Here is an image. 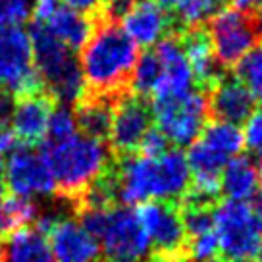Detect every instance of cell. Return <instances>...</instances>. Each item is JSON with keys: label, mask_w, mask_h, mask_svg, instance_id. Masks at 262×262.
<instances>
[{"label": "cell", "mask_w": 262, "mask_h": 262, "mask_svg": "<svg viewBox=\"0 0 262 262\" xmlns=\"http://www.w3.org/2000/svg\"><path fill=\"white\" fill-rule=\"evenodd\" d=\"M118 201L125 205L170 203L185 196L191 185V170L180 148L166 150L158 158L141 155L123 156L112 168Z\"/></svg>", "instance_id": "1"}, {"label": "cell", "mask_w": 262, "mask_h": 262, "mask_svg": "<svg viewBox=\"0 0 262 262\" xmlns=\"http://www.w3.org/2000/svg\"><path fill=\"white\" fill-rule=\"evenodd\" d=\"M139 49L116 21L104 19L81 49L79 68L93 97L118 95L129 85Z\"/></svg>", "instance_id": "2"}, {"label": "cell", "mask_w": 262, "mask_h": 262, "mask_svg": "<svg viewBox=\"0 0 262 262\" xmlns=\"http://www.w3.org/2000/svg\"><path fill=\"white\" fill-rule=\"evenodd\" d=\"M42 156L56 189L68 201H77L85 189L110 170V148L104 141L75 133L62 141H47Z\"/></svg>", "instance_id": "3"}, {"label": "cell", "mask_w": 262, "mask_h": 262, "mask_svg": "<svg viewBox=\"0 0 262 262\" xmlns=\"http://www.w3.org/2000/svg\"><path fill=\"white\" fill-rule=\"evenodd\" d=\"M27 35L31 41L35 72L49 89V95L64 106L79 104L87 97V85L75 52L66 49L47 27L39 24H33Z\"/></svg>", "instance_id": "4"}, {"label": "cell", "mask_w": 262, "mask_h": 262, "mask_svg": "<svg viewBox=\"0 0 262 262\" xmlns=\"http://www.w3.org/2000/svg\"><path fill=\"white\" fill-rule=\"evenodd\" d=\"M81 226L98 241L106 262H148L152 249L135 210L123 206L81 210Z\"/></svg>", "instance_id": "5"}, {"label": "cell", "mask_w": 262, "mask_h": 262, "mask_svg": "<svg viewBox=\"0 0 262 262\" xmlns=\"http://www.w3.org/2000/svg\"><path fill=\"white\" fill-rule=\"evenodd\" d=\"M212 229L220 253L231 258H253L262 241V212L253 203L222 201L212 208Z\"/></svg>", "instance_id": "6"}, {"label": "cell", "mask_w": 262, "mask_h": 262, "mask_svg": "<svg viewBox=\"0 0 262 262\" xmlns=\"http://www.w3.org/2000/svg\"><path fill=\"white\" fill-rule=\"evenodd\" d=\"M150 110L156 129L176 147H191L208 123V97L199 89L168 100H152Z\"/></svg>", "instance_id": "7"}, {"label": "cell", "mask_w": 262, "mask_h": 262, "mask_svg": "<svg viewBox=\"0 0 262 262\" xmlns=\"http://www.w3.org/2000/svg\"><path fill=\"white\" fill-rule=\"evenodd\" d=\"M243 131L226 122H208L199 139L189 147L187 164L193 178L220 180L224 166L243 150Z\"/></svg>", "instance_id": "8"}, {"label": "cell", "mask_w": 262, "mask_h": 262, "mask_svg": "<svg viewBox=\"0 0 262 262\" xmlns=\"http://www.w3.org/2000/svg\"><path fill=\"white\" fill-rule=\"evenodd\" d=\"M0 85L17 98L41 93L42 83L35 72L31 41L24 27L0 29Z\"/></svg>", "instance_id": "9"}, {"label": "cell", "mask_w": 262, "mask_h": 262, "mask_svg": "<svg viewBox=\"0 0 262 262\" xmlns=\"http://www.w3.org/2000/svg\"><path fill=\"white\" fill-rule=\"evenodd\" d=\"M208 39L212 45L216 62L226 70L233 68L256 45L258 25L256 17L247 16L235 10H222L208 21Z\"/></svg>", "instance_id": "10"}, {"label": "cell", "mask_w": 262, "mask_h": 262, "mask_svg": "<svg viewBox=\"0 0 262 262\" xmlns=\"http://www.w3.org/2000/svg\"><path fill=\"white\" fill-rule=\"evenodd\" d=\"M6 187L19 199H37L52 195L56 191L49 164L41 150L27 145H16L4 162Z\"/></svg>", "instance_id": "11"}, {"label": "cell", "mask_w": 262, "mask_h": 262, "mask_svg": "<svg viewBox=\"0 0 262 262\" xmlns=\"http://www.w3.org/2000/svg\"><path fill=\"white\" fill-rule=\"evenodd\" d=\"M135 216L147 233L150 249L160 256H181L187 247V233L176 206L170 203H145L137 206Z\"/></svg>", "instance_id": "12"}, {"label": "cell", "mask_w": 262, "mask_h": 262, "mask_svg": "<svg viewBox=\"0 0 262 262\" xmlns=\"http://www.w3.org/2000/svg\"><path fill=\"white\" fill-rule=\"evenodd\" d=\"M152 110L147 97L139 95H120L114 100V112L108 139L116 152L120 155H133L139 148L141 139L150 127Z\"/></svg>", "instance_id": "13"}, {"label": "cell", "mask_w": 262, "mask_h": 262, "mask_svg": "<svg viewBox=\"0 0 262 262\" xmlns=\"http://www.w3.org/2000/svg\"><path fill=\"white\" fill-rule=\"evenodd\" d=\"M120 27L135 42L137 49L139 47L150 49L156 47L162 39L170 37L176 21L155 0H135L133 6L127 10V14L122 17Z\"/></svg>", "instance_id": "14"}, {"label": "cell", "mask_w": 262, "mask_h": 262, "mask_svg": "<svg viewBox=\"0 0 262 262\" xmlns=\"http://www.w3.org/2000/svg\"><path fill=\"white\" fill-rule=\"evenodd\" d=\"M155 50L162 62V77L152 93V100H168L189 93L193 87V72L180 39L166 37L156 45Z\"/></svg>", "instance_id": "15"}, {"label": "cell", "mask_w": 262, "mask_h": 262, "mask_svg": "<svg viewBox=\"0 0 262 262\" xmlns=\"http://www.w3.org/2000/svg\"><path fill=\"white\" fill-rule=\"evenodd\" d=\"M50 251L54 262H98V241L74 218H64L50 229Z\"/></svg>", "instance_id": "16"}, {"label": "cell", "mask_w": 262, "mask_h": 262, "mask_svg": "<svg viewBox=\"0 0 262 262\" xmlns=\"http://www.w3.org/2000/svg\"><path fill=\"white\" fill-rule=\"evenodd\" d=\"M208 97V112L214 120L231 125L247 122L254 112V97L235 75H224Z\"/></svg>", "instance_id": "17"}, {"label": "cell", "mask_w": 262, "mask_h": 262, "mask_svg": "<svg viewBox=\"0 0 262 262\" xmlns=\"http://www.w3.org/2000/svg\"><path fill=\"white\" fill-rule=\"evenodd\" d=\"M180 42L191 66L193 81L196 83L199 91L212 89L224 77V68L214 58L212 45H210L206 29L205 27L183 29L180 33Z\"/></svg>", "instance_id": "18"}, {"label": "cell", "mask_w": 262, "mask_h": 262, "mask_svg": "<svg viewBox=\"0 0 262 262\" xmlns=\"http://www.w3.org/2000/svg\"><path fill=\"white\" fill-rule=\"evenodd\" d=\"M52 112V100L45 95H31V97L17 98L14 102V110L10 116L12 133L21 145L33 147L47 137L49 118Z\"/></svg>", "instance_id": "19"}, {"label": "cell", "mask_w": 262, "mask_h": 262, "mask_svg": "<svg viewBox=\"0 0 262 262\" xmlns=\"http://www.w3.org/2000/svg\"><path fill=\"white\" fill-rule=\"evenodd\" d=\"M260 170L249 156L231 158L220 173V193L228 201L251 203L260 191Z\"/></svg>", "instance_id": "20"}, {"label": "cell", "mask_w": 262, "mask_h": 262, "mask_svg": "<svg viewBox=\"0 0 262 262\" xmlns=\"http://www.w3.org/2000/svg\"><path fill=\"white\" fill-rule=\"evenodd\" d=\"M35 24V21H33ZM42 27H47L58 41L64 45L66 49H70L72 52H77L81 50L87 41L93 35V29H95V24L91 16H85V14H79L75 10L66 8L64 4L60 2L52 14H50L42 24Z\"/></svg>", "instance_id": "21"}, {"label": "cell", "mask_w": 262, "mask_h": 262, "mask_svg": "<svg viewBox=\"0 0 262 262\" xmlns=\"http://www.w3.org/2000/svg\"><path fill=\"white\" fill-rule=\"evenodd\" d=\"M0 262H54V256L47 235L24 228L0 241Z\"/></svg>", "instance_id": "22"}, {"label": "cell", "mask_w": 262, "mask_h": 262, "mask_svg": "<svg viewBox=\"0 0 262 262\" xmlns=\"http://www.w3.org/2000/svg\"><path fill=\"white\" fill-rule=\"evenodd\" d=\"M114 112V100L106 97H85L77 104L75 110V122L79 133L93 137V139L104 141L110 133Z\"/></svg>", "instance_id": "23"}, {"label": "cell", "mask_w": 262, "mask_h": 262, "mask_svg": "<svg viewBox=\"0 0 262 262\" xmlns=\"http://www.w3.org/2000/svg\"><path fill=\"white\" fill-rule=\"evenodd\" d=\"M39 206L19 196H0V241L35 222Z\"/></svg>", "instance_id": "24"}, {"label": "cell", "mask_w": 262, "mask_h": 262, "mask_svg": "<svg viewBox=\"0 0 262 262\" xmlns=\"http://www.w3.org/2000/svg\"><path fill=\"white\" fill-rule=\"evenodd\" d=\"M160 77H162V62L155 49H147L143 54L137 56V62L133 66L129 79L131 93L139 97L152 95Z\"/></svg>", "instance_id": "25"}, {"label": "cell", "mask_w": 262, "mask_h": 262, "mask_svg": "<svg viewBox=\"0 0 262 262\" xmlns=\"http://www.w3.org/2000/svg\"><path fill=\"white\" fill-rule=\"evenodd\" d=\"M229 0H185L180 8L176 10V25L183 29H193V27H203V24L210 21L216 14H220L226 8Z\"/></svg>", "instance_id": "26"}, {"label": "cell", "mask_w": 262, "mask_h": 262, "mask_svg": "<svg viewBox=\"0 0 262 262\" xmlns=\"http://www.w3.org/2000/svg\"><path fill=\"white\" fill-rule=\"evenodd\" d=\"M235 77L251 91L254 98L262 100V41L256 42L237 62Z\"/></svg>", "instance_id": "27"}, {"label": "cell", "mask_w": 262, "mask_h": 262, "mask_svg": "<svg viewBox=\"0 0 262 262\" xmlns=\"http://www.w3.org/2000/svg\"><path fill=\"white\" fill-rule=\"evenodd\" d=\"M75 133H79L77 129V122H75V110L72 106H64L58 104L52 106L49 118V127H47V137L49 141H62L72 137Z\"/></svg>", "instance_id": "28"}, {"label": "cell", "mask_w": 262, "mask_h": 262, "mask_svg": "<svg viewBox=\"0 0 262 262\" xmlns=\"http://www.w3.org/2000/svg\"><path fill=\"white\" fill-rule=\"evenodd\" d=\"M185 249L189 251V258L193 262H218V256L222 254L214 229L189 237Z\"/></svg>", "instance_id": "29"}, {"label": "cell", "mask_w": 262, "mask_h": 262, "mask_svg": "<svg viewBox=\"0 0 262 262\" xmlns=\"http://www.w3.org/2000/svg\"><path fill=\"white\" fill-rule=\"evenodd\" d=\"M33 16V0H0V29L24 27Z\"/></svg>", "instance_id": "30"}, {"label": "cell", "mask_w": 262, "mask_h": 262, "mask_svg": "<svg viewBox=\"0 0 262 262\" xmlns=\"http://www.w3.org/2000/svg\"><path fill=\"white\" fill-rule=\"evenodd\" d=\"M212 208L183 205L181 220H183V228H185L187 239L201 235V233H206V231H212Z\"/></svg>", "instance_id": "31"}, {"label": "cell", "mask_w": 262, "mask_h": 262, "mask_svg": "<svg viewBox=\"0 0 262 262\" xmlns=\"http://www.w3.org/2000/svg\"><path fill=\"white\" fill-rule=\"evenodd\" d=\"M139 150L141 156L145 158H158L168 150V141L156 127H148L145 137L139 143Z\"/></svg>", "instance_id": "32"}, {"label": "cell", "mask_w": 262, "mask_h": 262, "mask_svg": "<svg viewBox=\"0 0 262 262\" xmlns=\"http://www.w3.org/2000/svg\"><path fill=\"white\" fill-rule=\"evenodd\" d=\"M243 143H245L253 152H256V148L262 145V110L253 112V116L245 122Z\"/></svg>", "instance_id": "33"}, {"label": "cell", "mask_w": 262, "mask_h": 262, "mask_svg": "<svg viewBox=\"0 0 262 262\" xmlns=\"http://www.w3.org/2000/svg\"><path fill=\"white\" fill-rule=\"evenodd\" d=\"M66 8L75 10L79 14H85V16H91L100 10L102 6V0H60Z\"/></svg>", "instance_id": "34"}, {"label": "cell", "mask_w": 262, "mask_h": 262, "mask_svg": "<svg viewBox=\"0 0 262 262\" xmlns=\"http://www.w3.org/2000/svg\"><path fill=\"white\" fill-rule=\"evenodd\" d=\"M231 6L235 12H241V14H247V16H254L262 12V0H229Z\"/></svg>", "instance_id": "35"}, {"label": "cell", "mask_w": 262, "mask_h": 262, "mask_svg": "<svg viewBox=\"0 0 262 262\" xmlns=\"http://www.w3.org/2000/svg\"><path fill=\"white\" fill-rule=\"evenodd\" d=\"M14 110V98L8 93H0V127H6Z\"/></svg>", "instance_id": "36"}, {"label": "cell", "mask_w": 262, "mask_h": 262, "mask_svg": "<svg viewBox=\"0 0 262 262\" xmlns=\"http://www.w3.org/2000/svg\"><path fill=\"white\" fill-rule=\"evenodd\" d=\"M16 148V137L6 127H0V158L4 155H10Z\"/></svg>", "instance_id": "37"}, {"label": "cell", "mask_w": 262, "mask_h": 262, "mask_svg": "<svg viewBox=\"0 0 262 262\" xmlns=\"http://www.w3.org/2000/svg\"><path fill=\"white\" fill-rule=\"evenodd\" d=\"M155 2L162 10H173V12H176V10L180 8L185 0H155Z\"/></svg>", "instance_id": "38"}, {"label": "cell", "mask_w": 262, "mask_h": 262, "mask_svg": "<svg viewBox=\"0 0 262 262\" xmlns=\"http://www.w3.org/2000/svg\"><path fill=\"white\" fill-rule=\"evenodd\" d=\"M6 189V178H4V158H0V196Z\"/></svg>", "instance_id": "39"}, {"label": "cell", "mask_w": 262, "mask_h": 262, "mask_svg": "<svg viewBox=\"0 0 262 262\" xmlns=\"http://www.w3.org/2000/svg\"><path fill=\"white\" fill-rule=\"evenodd\" d=\"M148 262H185L181 256H160L156 260H148Z\"/></svg>", "instance_id": "40"}, {"label": "cell", "mask_w": 262, "mask_h": 262, "mask_svg": "<svg viewBox=\"0 0 262 262\" xmlns=\"http://www.w3.org/2000/svg\"><path fill=\"white\" fill-rule=\"evenodd\" d=\"M228 262H256L254 258H231V260Z\"/></svg>", "instance_id": "41"}, {"label": "cell", "mask_w": 262, "mask_h": 262, "mask_svg": "<svg viewBox=\"0 0 262 262\" xmlns=\"http://www.w3.org/2000/svg\"><path fill=\"white\" fill-rule=\"evenodd\" d=\"M256 254H258V260L256 262H262V241H260V245H258V249H256Z\"/></svg>", "instance_id": "42"}, {"label": "cell", "mask_w": 262, "mask_h": 262, "mask_svg": "<svg viewBox=\"0 0 262 262\" xmlns=\"http://www.w3.org/2000/svg\"><path fill=\"white\" fill-rule=\"evenodd\" d=\"M256 156H258V158H260V162H262V145L258 148H256Z\"/></svg>", "instance_id": "43"}, {"label": "cell", "mask_w": 262, "mask_h": 262, "mask_svg": "<svg viewBox=\"0 0 262 262\" xmlns=\"http://www.w3.org/2000/svg\"><path fill=\"white\" fill-rule=\"evenodd\" d=\"M260 183H262V173H260Z\"/></svg>", "instance_id": "44"}]
</instances>
